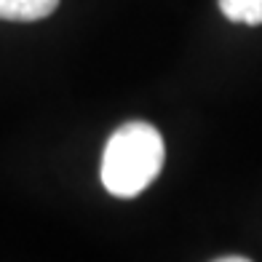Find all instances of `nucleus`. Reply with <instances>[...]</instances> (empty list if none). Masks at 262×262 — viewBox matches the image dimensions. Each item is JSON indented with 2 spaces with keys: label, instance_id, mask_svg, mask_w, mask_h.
<instances>
[{
  "label": "nucleus",
  "instance_id": "obj_1",
  "mask_svg": "<svg viewBox=\"0 0 262 262\" xmlns=\"http://www.w3.org/2000/svg\"><path fill=\"white\" fill-rule=\"evenodd\" d=\"M163 137L145 121L123 123L102 152V185L115 198H137L163 169Z\"/></svg>",
  "mask_w": 262,
  "mask_h": 262
},
{
  "label": "nucleus",
  "instance_id": "obj_3",
  "mask_svg": "<svg viewBox=\"0 0 262 262\" xmlns=\"http://www.w3.org/2000/svg\"><path fill=\"white\" fill-rule=\"evenodd\" d=\"M217 3L222 16H228L235 25H262V0H217Z\"/></svg>",
  "mask_w": 262,
  "mask_h": 262
},
{
  "label": "nucleus",
  "instance_id": "obj_2",
  "mask_svg": "<svg viewBox=\"0 0 262 262\" xmlns=\"http://www.w3.org/2000/svg\"><path fill=\"white\" fill-rule=\"evenodd\" d=\"M59 0H0V19L8 21H38L51 16Z\"/></svg>",
  "mask_w": 262,
  "mask_h": 262
}]
</instances>
